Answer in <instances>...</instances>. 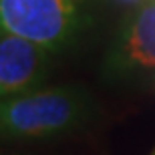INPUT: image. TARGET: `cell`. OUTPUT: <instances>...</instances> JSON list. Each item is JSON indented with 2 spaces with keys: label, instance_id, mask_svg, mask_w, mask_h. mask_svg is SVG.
Wrapping results in <instances>:
<instances>
[{
  "label": "cell",
  "instance_id": "obj_1",
  "mask_svg": "<svg viewBox=\"0 0 155 155\" xmlns=\"http://www.w3.org/2000/svg\"><path fill=\"white\" fill-rule=\"evenodd\" d=\"M95 101L83 87L32 89L0 99V139L45 141L71 135L95 119Z\"/></svg>",
  "mask_w": 155,
  "mask_h": 155
},
{
  "label": "cell",
  "instance_id": "obj_2",
  "mask_svg": "<svg viewBox=\"0 0 155 155\" xmlns=\"http://www.w3.org/2000/svg\"><path fill=\"white\" fill-rule=\"evenodd\" d=\"M89 22L87 0H0V32L61 52Z\"/></svg>",
  "mask_w": 155,
  "mask_h": 155
},
{
  "label": "cell",
  "instance_id": "obj_3",
  "mask_svg": "<svg viewBox=\"0 0 155 155\" xmlns=\"http://www.w3.org/2000/svg\"><path fill=\"white\" fill-rule=\"evenodd\" d=\"M111 83H141L155 75V0H143L117 28L105 54Z\"/></svg>",
  "mask_w": 155,
  "mask_h": 155
},
{
  "label": "cell",
  "instance_id": "obj_4",
  "mask_svg": "<svg viewBox=\"0 0 155 155\" xmlns=\"http://www.w3.org/2000/svg\"><path fill=\"white\" fill-rule=\"evenodd\" d=\"M51 48L0 32V99L38 89L51 75Z\"/></svg>",
  "mask_w": 155,
  "mask_h": 155
},
{
  "label": "cell",
  "instance_id": "obj_5",
  "mask_svg": "<svg viewBox=\"0 0 155 155\" xmlns=\"http://www.w3.org/2000/svg\"><path fill=\"white\" fill-rule=\"evenodd\" d=\"M119 2H139V0H119Z\"/></svg>",
  "mask_w": 155,
  "mask_h": 155
},
{
  "label": "cell",
  "instance_id": "obj_6",
  "mask_svg": "<svg viewBox=\"0 0 155 155\" xmlns=\"http://www.w3.org/2000/svg\"><path fill=\"white\" fill-rule=\"evenodd\" d=\"M149 155H155V147H153V151H151V153H149Z\"/></svg>",
  "mask_w": 155,
  "mask_h": 155
}]
</instances>
